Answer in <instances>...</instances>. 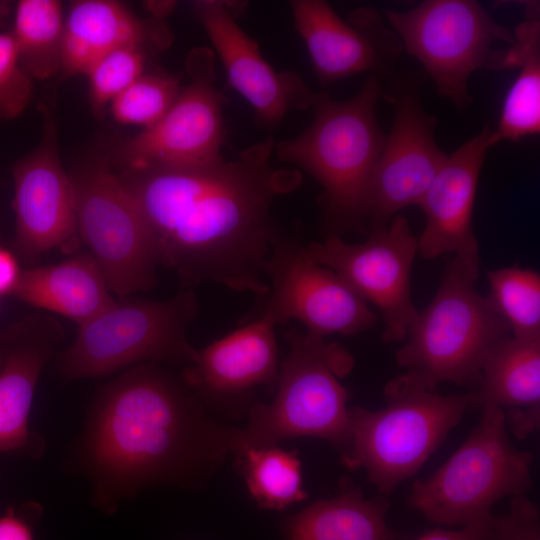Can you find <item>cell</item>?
Listing matches in <instances>:
<instances>
[{
  "label": "cell",
  "instance_id": "cell-1",
  "mask_svg": "<svg viewBox=\"0 0 540 540\" xmlns=\"http://www.w3.org/2000/svg\"><path fill=\"white\" fill-rule=\"evenodd\" d=\"M274 143L269 136L231 161L118 175L148 222L160 263L187 286L210 281L267 294L265 269L280 237L272 207L301 180L297 170L271 165Z\"/></svg>",
  "mask_w": 540,
  "mask_h": 540
},
{
  "label": "cell",
  "instance_id": "cell-2",
  "mask_svg": "<svg viewBox=\"0 0 540 540\" xmlns=\"http://www.w3.org/2000/svg\"><path fill=\"white\" fill-rule=\"evenodd\" d=\"M234 432L207 413L182 376L144 363L99 392L77 455L93 504L112 513L145 488L205 486L233 455Z\"/></svg>",
  "mask_w": 540,
  "mask_h": 540
},
{
  "label": "cell",
  "instance_id": "cell-3",
  "mask_svg": "<svg viewBox=\"0 0 540 540\" xmlns=\"http://www.w3.org/2000/svg\"><path fill=\"white\" fill-rule=\"evenodd\" d=\"M382 97L381 82L374 76L347 100L314 93L310 126L274 143L273 154L281 162L297 166L322 186L321 207L334 233L366 223L368 186L387 135L376 114Z\"/></svg>",
  "mask_w": 540,
  "mask_h": 540
},
{
  "label": "cell",
  "instance_id": "cell-4",
  "mask_svg": "<svg viewBox=\"0 0 540 540\" xmlns=\"http://www.w3.org/2000/svg\"><path fill=\"white\" fill-rule=\"evenodd\" d=\"M479 244L454 254L431 303L418 312L396 353L408 378L428 390L445 381L478 386L491 350L510 328L489 296L476 289Z\"/></svg>",
  "mask_w": 540,
  "mask_h": 540
},
{
  "label": "cell",
  "instance_id": "cell-5",
  "mask_svg": "<svg viewBox=\"0 0 540 540\" xmlns=\"http://www.w3.org/2000/svg\"><path fill=\"white\" fill-rule=\"evenodd\" d=\"M289 351L279 366L276 393L268 403H254L244 428H235L233 455L247 448L277 445L298 437L329 441L341 454L351 433L348 393L337 376L347 373L352 359L324 337L295 329L286 332Z\"/></svg>",
  "mask_w": 540,
  "mask_h": 540
},
{
  "label": "cell",
  "instance_id": "cell-6",
  "mask_svg": "<svg viewBox=\"0 0 540 540\" xmlns=\"http://www.w3.org/2000/svg\"><path fill=\"white\" fill-rule=\"evenodd\" d=\"M384 16L438 94L459 110L472 102L473 72L518 68L524 56V33L496 22L477 1L426 0L406 11L385 10Z\"/></svg>",
  "mask_w": 540,
  "mask_h": 540
},
{
  "label": "cell",
  "instance_id": "cell-7",
  "mask_svg": "<svg viewBox=\"0 0 540 540\" xmlns=\"http://www.w3.org/2000/svg\"><path fill=\"white\" fill-rule=\"evenodd\" d=\"M384 396L382 409L349 408L351 439L342 461L350 469L363 468L379 494L387 497L460 422L470 396L441 395L404 374L386 384Z\"/></svg>",
  "mask_w": 540,
  "mask_h": 540
},
{
  "label": "cell",
  "instance_id": "cell-8",
  "mask_svg": "<svg viewBox=\"0 0 540 540\" xmlns=\"http://www.w3.org/2000/svg\"><path fill=\"white\" fill-rule=\"evenodd\" d=\"M466 440L429 478L413 483L409 504L427 520L463 527L493 518V505L526 495L533 455L511 442L504 413L485 407Z\"/></svg>",
  "mask_w": 540,
  "mask_h": 540
},
{
  "label": "cell",
  "instance_id": "cell-9",
  "mask_svg": "<svg viewBox=\"0 0 540 540\" xmlns=\"http://www.w3.org/2000/svg\"><path fill=\"white\" fill-rule=\"evenodd\" d=\"M198 312L189 287L168 300H114L79 326L73 343L57 358L65 380L101 377L144 363L186 364L197 350L186 331Z\"/></svg>",
  "mask_w": 540,
  "mask_h": 540
},
{
  "label": "cell",
  "instance_id": "cell-10",
  "mask_svg": "<svg viewBox=\"0 0 540 540\" xmlns=\"http://www.w3.org/2000/svg\"><path fill=\"white\" fill-rule=\"evenodd\" d=\"M79 238L98 263L111 293L124 298L157 283L154 235L133 195L108 164L71 178Z\"/></svg>",
  "mask_w": 540,
  "mask_h": 540
},
{
  "label": "cell",
  "instance_id": "cell-11",
  "mask_svg": "<svg viewBox=\"0 0 540 540\" xmlns=\"http://www.w3.org/2000/svg\"><path fill=\"white\" fill-rule=\"evenodd\" d=\"M391 78L382 99L394 106V121L368 186L370 230L387 226L407 206H419L448 158L436 142L437 121L422 103V75L403 72Z\"/></svg>",
  "mask_w": 540,
  "mask_h": 540
},
{
  "label": "cell",
  "instance_id": "cell-12",
  "mask_svg": "<svg viewBox=\"0 0 540 540\" xmlns=\"http://www.w3.org/2000/svg\"><path fill=\"white\" fill-rule=\"evenodd\" d=\"M303 251L380 310L385 324L384 342L405 339L418 315L410 291L418 239L405 216L397 214L387 226L370 230V237L363 243L350 244L331 233L323 242L303 246Z\"/></svg>",
  "mask_w": 540,
  "mask_h": 540
},
{
  "label": "cell",
  "instance_id": "cell-13",
  "mask_svg": "<svg viewBox=\"0 0 540 540\" xmlns=\"http://www.w3.org/2000/svg\"><path fill=\"white\" fill-rule=\"evenodd\" d=\"M214 51L194 48L186 59L189 81L166 114L122 148L127 170L188 169L222 157L224 94L216 86Z\"/></svg>",
  "mask_w": 540,
  "mask_h": 540
},
{
  "label": "cell",
  "instance_id": "cell-14",
  "mask_svg": "<svg viewBox=\"0 0 540 540\" xmlns=\"http://www.w3.org/2000/svg\"><path fill=\"white\" fill-rule=\"evenodd\" d=\"M268 301L263 313L274 323H303L324 337L353 335L374 325L376 315L335 272L309 259L303 246L279 237L265 269Z\"/></svg>",
  "mask_w": 540,
  "mask_h": 540
},
{
  "label": "cell",
  "instance_id": "cell-15",
  "mask_svg": "<svg viewBox=\"0 0 540 540\" xmlns=\"http://www.w3.org/2000/svg\"><path fill=\"white\" fill-rule=\"evenodd\" d=\"M289 5L321 86L359 73L380 82L395 74L403 45L375 8L361 6L342 19L324 0H292Z\"/></svg>",
  "mask_w": 540,
  "mask_h": 540
},
{
  "label": "cell",
  "instance_id": "cell-16",
  "mask_svg": "<svg viewBox=\"0 0 540 540\" xmlns=\"http://www.w3.org/2000/svg\"><path fill=\"white\" fill-rule=\"evenodd\" d=\"M192 12L218 55L229 86L252 107L256 125L271 130L291 111L311 107L314 93L300 75L276 71L258 43L237 24L230 2L199 0Z\"/></svg>",
  "mask_w": 540,
  "mask_h": 540
},
{
  "label": "cell",
  "instance_id": "cell-17",
  "mask_svg": "<svg viewBox=\"0 0 540 540\" xmlns=\"http://www.w3.org/2000/svg\"><path fill=\"white\" fill-rule=\"evenodd\" d=\"M42 142L12 167L14 244L21 256L36 258L52 249L78 248L72 179L60 161L53 117L45 110Z\"/></svg>",
  "mask_w": 540,
  "mask_h": 540
},
{
  "label": "cell",
  "instance_id": "cell-18",
  "mask_svg": "<svg viewBox=\"0 0 540 540\" xmlns=\"http://www.w3.org/2000/svg\"><path fill=\"white\" fill-rule=\"evenodd\" d=\"M274 321L265 313L197 350L181 375L206 406L245 404L262 386H276L279 361Z\"/></svg>",
  "mask_w": 540,
  "mask_h": 540
},
{
  "label": "cell",
  "instance_id": "cell-19",
  "mask_svg": "<svg viewBox=\"0 0 540 540\" xmlns=\"http://www.w3.org/2000/svg\"><path fill=\"white\" fill-rule=\"evenodd\" d=\"M64 336L52 316L28 315L0 331V452L40 455L43 442L29 428L35 389Z\"/></svg>",
  "mask_w": 540,
  "mask_h": 540
},
{
  "label": "cell",
  "instance_id": "cell-20",
  "mask_svg": "<svg viewBox=\"0 0 540 540\" xmlns=\"http://www.w3.org/2000/svg\"><path fill=\"white\" fill-rule=\"evenodd\" d=\"M491 131L485 125L449 155L429 186L419 205L426 218L418 239L422 257L431 260L478 243L472 215L480 171L491 148Z\"/></svg>",
  "mask_w": 540,
  "mask_h": 540
},
{
  "label": "cell",
  "instance_id": "cell-21",
  "mask_svg": "<svg viewBox=\"0 0 540 540\" xmlns=\"http://www.w3.org/2000/svg\"><path fill=\"white\" fill-rule=\"evenodd\" d=\"M469 407H497L507 427L524 439L540 423V340L508 336L487 356Z\"/></svg>",
  "mask_w": 540,
  "mask_h": 540
},
{
  "label": "cell",
  "instance_id": "cell-22",
  "mask_svg": "<svg viewBox=\"0 0 540 540\" xmlns=\"http://www.w3.org/2000/svg\"><path fill=\"white\" fill-rule=\"evenodd\" d=\"M159 35L167 38L117 1H74L64 19L60 75L86 74L96 60L121 46L143 47L148 41L165 46Z\"/></svg>",
  "mask_w": 540,
  "mask_h": 540
},
{
  "label": "cell",
  "instance_id": "cell-23",
  "mask_svg": "<svg viewBox=\"0 0 540 540\" xmlns=\"http://www.w3.org/2000/svg\"><path fill=\"white\" fill-rule=\"evenodd\" d=\"M11 296L60 314L79 326L115 300L90 253L75 255L58 264L22 269Z\"/></svg>",
  "mask_w": 540,
  "mask_h": 540
},
{
  "label": "cell",
  "instance_id": "cell-24",
  "mask_svg": "<svg viewBox=\"0 0 540 540\" xmlns=\"http://www.w3.org/2000/svg\"><path fill=\"white\" fill-rule=\"evenodd\" d=\"M385 496L366 499L358 486L344 485L330 499L313 502L285 518L287 540H393L397 533L386 520Z\"/></svg>",
  "mask_w": 540,
  "mask_h": 540
},
{
  "label": "cell",
  "instance_id": "cell-25",
  "mask_svg": "<svg viewBox=\"0 0 540 540\" xmlns=\"http://www.w3.org/2000/svg\"><path fill=\"white\" fill-rule=\"evenodd\" d=\"M20 65L33 79L60 75L64 17L56 0H21L10 31Z\"/></svg>",
  "mask_w": 540,
  "mask_h": 540
},
{
  "label": "cell",
  "instance_id": "cell-26",
  "mask_svg": "<svg viewBox=\"0 0 540 540\" xmlns=\"http://www.w3.org/2000/svg\"><path fill=\"white\" fill-rule=\"evenodd\" d=\"M247 489L263 509L282 510L308 498L296 450L277 445L247 448L236 457Z\"/></svg>",
  "mask_w": 540,
  "mask_h": 540
},
{
  "label": "cell",
  "instance_id": "cell-27",
  "mask_svg": "<svg viewBox=\"0 0 540 540\" xmlns=\"http://www.w3.org/2000/svg\"><path fill=\"white\" fill-rule=\"evenodd\" d=\"M519 74L505 96L490 147L501 141H518L540 132V20L533 16Z\"/></svg>",
  "mask_w": 540,
  "mask_h": 540
},
{
  "label": "cell",
  "instance_id": "cell-28",
  "mask_svg": "<svg viewBox=\"0 0 540 540\" xmlns=\"http://www.w3.org/2000/svg\"><path fill=\"white\" fill-rule=\"evenodd\" d=\"M488 295L513 337L540 340V276L532 269L500 268L486 272Z\"/></svg>",
  "mask_w": 540,
  "mask_h": 540
},
{
  "label": "cell",
  "instance_id": "cell-29",
  "mask_svg": "<svg viewBox=\"0 0 540 540\" xmlns=\"http://www.w3.org/2000/svg\"><path fill=\"white\" fill-rule=\"evenodd\" d=\"M181 87L174 74L144 73L111 102L112 116L121 124L149 128L170 109Z\"/></svg>",
  "mask_w": 540,
  "mask_h": 540
},
{
  "label": "cell",
  "instance_id": "cell-30",
  "mask_svg": "<svg viewBox=\"0 0 540 540\" xmlns=\"http://www.w3.org/2000/svg\"><path fill=\"white\" fill-rule=\"evenodd\" d=\"M145 53L141 46L118 47L96 60L86 72L89 94L96 110H102L144 74Z\"/></svg>",
  "mask_w": 540,
  "mask_h": 540
},
{
  "label": "cell",
  "instance_id": "cell-31",
  "mask_svg": "<svg viewBox=\"0 0 540 540\" xmlns=\"http://www.w3.org/2000/svg\"><path fill=\"white\" fill-rule=\"evenodd\" d=\"M32 78L20 65L12 35L0 32V119L20 116L28 106Z\"/></svg>",
  "mask_w": 540,
  "mask_h": 540
},
{
  "label": "cell",
  "instance_id": "cell-32",
  "mask_svg": "<svg viewBox=\"0 0 540 540\" xmlns=\"http://www.w3.org/2000/svg\"><path fill=\"white\" fill-rule=\"evenodd\" d=\"M500 540H540V513L537 505L526 495L512 497L510 509L496 516Z\"/></svg>",
  "mask_w": 540,
  "mask_h": 540
},
{
  "label": "cell",
  "instance_id": "cell-33",
  "mask_svg": "<svg viewBox=\"0 0 540 540\" xmlns=\"http://www.w3.org/2000/svg\"><path fill=\"white\" fill-rule=\"evenodd\" d=\"M39 513L37 504L29 505L22 512L8 508L0 516V540H35L33 520L37 519Z\"/></svg>",
  "mask_w": 540,
  "mask_h": 540
},
{
  "label": "cell",
  "instance_id": "cell-34",
  "mask_svg": "<svg viewBox=\"0 0 540 540\" xmlns=\"http://www.w3.org/2000/svg\"><path fill=\"white\" fill-rule=\"evenodd\" d=\"M416 540H500L496 530V516L456 530L434 529Z\"/></svg>",
  "mask_w": 540,
  "mask_h": 540
},
{
  "label": "cell",
  "instance_id": "cell-35",
  "mask_svg": "<svg viewBox=\"0 0 540 540\" xmlns=\"http://www.w3.org/2000/svg\"><path fill=\"white\" fill-rule=\"evenodd\" d=\"M21 270L15 256L0 246V295H11Z\"/></svg>",
  "mask_w": 540,
  "mask_h": 540
},
{
  "label": "cell",
  "instance_id": "cell-36",
  "mask_svg": "<svg viewBox=\"0 0 540 540\" xmlns=\"http://www.w3.org/2000/svg\"><path fill=\"white\" fill-rule=\"evenodd\" d=\"M175 5L173 1H149L145 4L147 11L157 21L163 20L168 16L173 11Z\"/></svg>",
  "mask_w": 540,
  "mask_h": 540
},
{
  "label": "cell",
  "instance_id": "cell-37",
  "mask_svg": "<svg viewBox=\"0 0 540 540\" xmlns=\"http://www.w3.org/2000/svg\"><path fill=\"white\" fill-rule=\"evenodd\" d=\"M10 12H11L10 2L0 0V30L4 26L5 21L7 20Z\"/></svg>",
  "mask_w": 540,
  "mask_h": 540
}]
</instances>
